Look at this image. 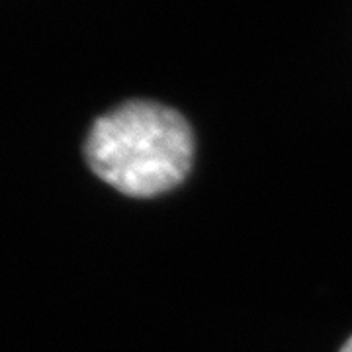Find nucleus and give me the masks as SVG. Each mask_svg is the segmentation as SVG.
<instances>
[{"mask_svg": "<svg viewBox=\"0 0 352 352\" xmlns=\"http://www.w3.org/2000/svg\"><path fill=\"white\" fill-rule=\"evenodd\" d=\"M340 352H352V337L344 342V346L340 349Z\"/></svg>", "mask_w": 352, "mask_h": 352, "instance_id": "f03ea898", "label": "nucleus"}, {"mask_svg": "<svg viewBox=\"0 0 352 352\" xmlns=\"http://www.w3.org/2000/svg\"><path fill=\"white\" fill-rule=\"evenodd\" d=\"M92 173L131 198L176 188L190 173L194 133L180 113L151 100H129L100 116L88 131Z\"/></svg>", "mask_w": 352, "mask_h": 352, "instance_id": "f257e3e1", "label": "nucleus"}]
</instances>
